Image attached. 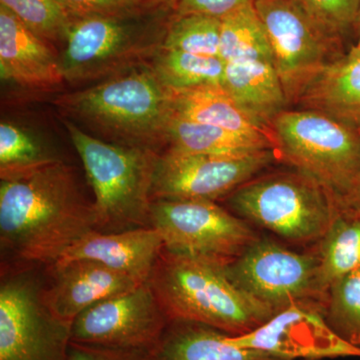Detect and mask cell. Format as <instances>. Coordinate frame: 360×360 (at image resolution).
<instances>
[{"label": "cell", "instance_id": "cell-1", "mask_svg": "<svg viewBox=\"0 0 360 360\" xmlns=\"http://www.w3.org/2000/svg\"><path fill=\"white\" fill-rule=\"evenodd\" d=\"M97 231L96 212L70 165L49 158L0 172L2 257L26 264H53L70 246Z\"/></svg>", "mask_w": 360, "mask_h": 360}, {"label": "cell", "instance_id": "cell-2", "mask_svg": "<svg viewBox=\"0 0 360 360\" xmlns=\"http://www.w3.org/2000/svg\"><path fill=\"white\" fill-rule=\"evenodd\" d=\"M61 115L118 146L161 153L170 117L167 89L150 66L108 78L52 101Z\"/></svg>", "mask_w": 360, "mask_h": 360}, {"label": "cell", "instance_id": "cell-3", "mask_svg": "<svg viewBox=\"0 0 360 360\" xmlns=\"http://www.w3.org/2000/svg\"><path fill=\"white\" fill-rule=\"evenodd\" d=\"M148 283L169 321L200 322L246 335L276 312L236 288L224 266L163 250Z\"/></svg>", "mask_w": 360, "mask_h": 360}, {"label": "cell", "instance_id": "cell-4", "mask_svg": "<svg viewBox=\"0 0 360 360\" xmlns=\"http://www.w3.org/2000/svg\"><path fill=\"white\" fill-rule=\"evenodd\" d=\"M63 123L94 191L97 231L151 227V188L160 153L110 143L71 120Z\"/></svg>", "mask_w": 360, "mask_h": 360}, {"label": "cell", "instance_id": "cell-5", "mask_svg": "<svg viewBox=\"0 0 360 360\" xmlns=\"http://www.w3.org/2000/svg\"><path fill=\"white\" fill-rule=\"evenodd\" d=\"M165 9L77 18L59 56L65 82L86 84L148 65L162 49Z\"/></svg>", "mask_w": 360, "mask_h": 360}, {"label": "cell", "instance_id": "cell-6", "mask_svg": "<svg viewBox=\"0 0 360 360\" xmlns=\"http://www.w3.org/2000/svg\"><path fill=\"white\" fill-rule=\"evenodd\" d=\"M270 127L278 156L347 202L360 170V127L307 110L281 111Z\"/></svg>", "mask_w": 360, "mask_h": 360}, {"label": "cell", "instance_id": "cell-7", "mask_svg": "<svg viewBox=\"0 0 360 360\" xmlns=\"http://www.w3.org/2000/svg\"><path fill=\"white\" fill-rule=\"evenodd\" d=\"M231 212L298 245L317 243L341 200L298 172L251 179L227 196Z\"/></svg>", "mask_w": 360, "mask_h": 360}, {"label": "cell", "instance_id": "cell-8", "mask_svg": "<svg viewBox=\"0 0 360 360\" xmlns=\"http://www.w3.org/2000/svg\"><path fill=\"white\" fill-rule=\"evenodd\" d=\"M28 266L2 265L0 360H68L71 323L45 305Z\"/></svg>", "mask_w": 360, "mask_h": 360}, {"label": "cell", "instance_id": "cell-9", "mask_svg": "<svg viewBox=\"0 0 360 360\" xmlns=\"http://www.w3.org/2000/svg\"><path fill=\"white\" fill-rule=\"evenodd\" d=\"M151 227L165 250L222 266L259 236L246 220L207 200H153Z\"/></svg>", "mask_w": 360, "mask_h": 360}, {"label": "cell", "instance_id": "cell-10", "mask_svg": "<svg viewBox=\"0 0 360 360\" xmlns=\"http://www.w3.org/2000/svg\"><path fill=\"white\" fill-rule=\"evenodd\" d=\"M224 269L236 288L276 314L292 303L326 305L317 253H298L258 236Z\"/></svg>", "mask_w": 360, "mask_h": 360}, {"label": "cell", "instance_id": "cell-11", "mask_svg": "<svg viewBox=\"0 0 360 360\" xmlns=\"http://www.w3.org/2000/svg\"><path fill=\"white\" fill-rule=\"evenodd\" d=\"M276 155V151L264 150L241 158H224L165 149L156 161L151 198L215 201L227 198L253 179Z\"/></svg>", "mask_w": 360, "mask_h": 360}, {"label": "cell", "instance_id": "cell-12", "mask_svg": "<svg viewBox=\"0 0 360 360\" xmlns=\"http://www.w3.org/2000/svg\"><path fill=\"white\" fill-rule=\"evenodd\" d=\"M266 32L274 68L288 101L298 97L324 68L333 37L319 27L295 0H255Z\"/></svg>", "mask_w": 360, "mask_h": 360}, {"label": "cell", "instance_id": "cell-13", "mask_svg": "<svg viewBox=\"0 0 360 360\" xmlns=\"http://www.w3.org/2000/svg\"><path fill=\"white\" fill-rule=\"evenodd\" d=\"M148 281L85 309L71 323L72 342L150 352L169 323Z\"/></svg>", "mask_w": 360, "mask_h": 360}, {"label": "cell", "instance_id": "cell-14", "mask_svg": "<svg viewBox=\"0 0 360 360\" xmlns=\"http://www.w3.org/2000/svg\"><path fill=\"white\" fill-rule=\"evenodd\" d=\"M227 340L285 360L360 359V348L342 340L329 326L324 305L319 303H292L255 330L229 335Z\"/></svg>", "mask_w": 360, "mask_h": 360}, {"label": "cell", "instance_id": "cell-15", "mask_svg": "<svg viewBox=\"0 0 360 360\" xmlns=\"http://www.w3.org/2000/svg\"><path fill=\"white\" fill-rule=\"evenodd\" d=\"M51 283L42 288L45 305L58 319L72 322L85 309L134 290L144 281L91 260L47 266Z\"/></svg>", "mask_w": 360, "mask_h": 360}, {"label": "cell", "instance_id": "cell-16", "mask_svg": "<svg viewBox=\"0 0 360 360\" xmlns=\"http://www.w3.org/2000/svg\"><path fill=\"white\" fill-rule=\"evenodd\" d=\"M2 79L30 89L46 90L65 82L59 56L6 7L0 6Z\"/></svg>", "mask_w": 360, "mask_h": 360}, {"label": "cell", "instance_id": "cell-17", "mask_svg": "<svg viewBox=\"0 0 360 360\" xmlns=\"http://www.w3.org/2000/svg\"><path fill=\"white\" fill-rule=\"evenodd\" d=\"M163 250L162 238L153 227L110 233L96 231L70 246L53 264L91 260L148 281Z\"/></svg>", "mask_w": 360, "mask_h": 360}, {"label": "cell", "instance_id": "cell-18", "mask_svg": "<svg viewBox=\"0 0 360 360\" xmlns=\"http://www.w3.org/2000/svg\"><path fill=\"white\" fill-rule=\"evenodd\" d=\"M165 89L170 111L174 115L243 135L277 153L276 135L271 127L253 120L221 85Z\"/></svg>", "mask_w": 360, "mask_h": 360}, {"label": "cell", "instance_id": "cell-19", "mask_svg": "<svg viewBox=\"0 0 360 360\" xmlns=\"http://www.w3.org/2000/svg\"><path fill=\"white\" fill-rule=\"evenodd\" d=\"M219 329L187 321H170L155 347L149 352L150 360H285L239 347L227 340Z\"/></svg>", "mask_w": 360, "mask_h": 360}, {"label": "cell", "instance_id": "cell-20", "mask_svg": "<svg viewBox=\"0 0 360 360\" xmlns=\"http://www.w3.org/2000/svg\"><path fill=\"white\" fill-rule=\"evenodd\" d=\"M221 86L253 120L269 127L288 101L274 63L266 59L225 63Z\"/></svg>", "mask_w": 360, "mask_h": 360}, {"label": "cell", "instance_id": "cell-21", "mask_svg": "<svg viewBox=\"0 0 360 360\" xmlns=\"http://www.w3.org/2000/svg\"><path fill=\"white\" fill-rule=\"evenodd\" d=\"M297 101L360 127V47L355 45L347 56L324 66Z\"/></svg>", "mask_w": 360, "mask_h": 360}, {"label": "cell", "instance_id": "cell-22", "mask_svg": "<svg viewBox=\"0 0 360 360\" xmlns=\"http://www.w3.org/2000/svg\"><path fill=\"white\" fill-rule=\"evenodd\" d=\"M165 149L189 155L224 158H241L272 150L243 135L214 125L186 120L174 115L172 111L167 123Z\"/></svg>", "mask_w": 360, "mask_h": 360}, {"label": "cell", "instance_id": "cell-23", "mask_svg": "<svg viewBox=\"0 0 360 360\" xmlns=\"http://www.w3.org/2000/svg\"><path fill=\"white\" fill-rule=\"evenodd\" d=\"M319 279L328 295L331 284L360 269V210L345 201L319 240Z\"/></svg>", "mask_w": 360, "mask_h": 360}, {"label": "cell", "instance_id": "cell-24", "mask_svg": "<svg viewBox=\"0 0 360 360\" xmlns=\"http://www.w3.org/2000/svg\"><path fill=\"white\" fill-rule=\"evenodd\" d=\"M220 58L224 63L243 59H266L274 63L269 37L255 2L222 18Z\"/></svg>", "mask_w": 360, "mask_h": 360}, {"label": "cell", "instance_id": "cell-25", "mask_svg": "<svg viewBox=\"0 0 360 360\" xmlns=\"http://www.w3.org/2000/svg\"><path fill=\"white\" fill-rule=\"evenodd\" d=\"M165 89L221 85L225 63L220 58L161 49L148 65Z\"/></svg>", "mask_w": 360, "mask_h": 360}, {"label": "cell", "instance_id": "cell-26", "mask_svg": "<svg viewBox=\"0 0 360 360\" xmlns=\"http://www.w3.org/2000/svg\"><path fill=\"white\" fill-rule=\"evenodd\" d=\"M220 33L219 18L174 14L168 22L162 49L220 58Z\"/></svg>", "mask_w": 360, "mask_h": 360}, {"label": "cell", "instance_id": "cell-27", "mask_svg": "<svg viewBox=\"0 0 360 360\" xmlns=\"http://www.w3.org/2000/svg\"><path fill=\"white\" fill-rule=\"evenodd\" d=\"M324 315L342 340L360 348V269L331 284Z\"/></svg>", "mask_w": 360, "mask_h": 360}, {"label": "cell", "instance_id": "cell-28", "mask_svg": "<svg viewBox=\"0 0 360 360\" xmlns=\"http://www.w3.org/2000/svg\"><path fill=\"white\" fill-rule=\"evenodd\" d=\"M33 33L44 41L65 42L71 25L75 20L58 0H0Z\"/></svg>", "mask_w": 360, "mask_h": 360}, {"label": "cell", "instance_id": "cell-29", "mask_svg": "<svg viewBox=\"0 0 360 360\" xmlns=\"http://www.w3.org/2000/svg\"><path fill=\"white\" fill-rule=\"evenodd\" d=\"M51 158L32 136L13 123L0 124V172L21 169Z\"/></svg>", "mask_w": 360, "mask_h": 360}, {"label": "cell", "instance_id": "cell-30", "mask_svg": "<svg viewBox=\"0 0 360 360\" xmlns=\"http://www.w3.org/2000/svg\"><path fill=\"white\" fill-rule=\"evenodd\" d=\"M309 18L335 39L357 21L360 0H295Z\"/></svg>", "mask_w": 360, "mask_h": 360}, {"label": "cell", "instance_id": "cell-31", "mask_svg": "<svg viewBox=\"0 0 360 360\" xmlns=\"http://www.w3.org/2000/svg\"><path fill=\"white\" fill-rule=\"evenodd\" d=\"M75 18L90 15H120L161 8L148 0H58Z\"/></svg>", "mask_w": 360, "mask_h": 360}, {"label": "cell", "instance_id": "cell-32", "mask_svg": "<svg viewBox=\"0 0 360 360\" xmlns=\"http://www.w3.org/2000/svg\"><path fill=\"white\" fill-rule=\"evenodd\" d=\"M255 0H177L175 4V15L210 16L222 20L238 9Z\"/></svg>", "mask_w": 360, "mask_h": 360}, {"label": "cell", "instance_id": "cell-33", "mask_svg": "<svg viewBox=\"0 0 360 360\" xmlns=\"http://www.w3.org/2000/svg\"><path fill=\"white\" fill-rule=\"evenodd\" d=\"M68 360H150L149 352L84 345L71 341Z\"/></svg>", "mask_w": 360, "mask_h": 360}, {"label": "cell", "instance_id": "cell-34", "mask_svg": "<svg viewBox=\"0 0 360 360\" xmlns=\"http://www.w3.org/2000/svg\"><path fill=\"white\" fill-rule=\"evenodd\" d=\"M347 202L348 205H354L360 210V170L356 182H355L354 191H352V195L349 196Z\"/></svg>", "mask_w": 360, "mask_h": 360}, {"label": "cell", "instance_id": "cell-35", "mask_svg": "<svg viewBox=\"0 0 360 360\" xmlns=\"http://www.w3.org/2000/svg\"><path fill=\"white\" fill-rule=\"evenodd\" d=\"M148 1L153 4V6L161 7V8H167L172 2H174V4H176L177 0H148Z\"/></svg>", "mask_w": 360, "mask_h": 360}, {"label": "cell", "instance_id": "cell-36", "mask_svg": "<svg viewBox=\"0 0 360 360\" xmlns=\"http://www.w3.org/2000/svg\"><path fill=\"white\" fill-rule=\"evenodd\" d=\"M357 21H359V42H357V46L360 47V9H359V18H357Z\"/></svg>", "mask_w": 360, "mask_h": 360}]
</instances>
